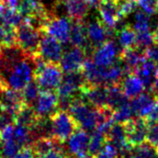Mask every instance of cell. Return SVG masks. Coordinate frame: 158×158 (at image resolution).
Instances as JSON below:
<instances>
[{"instance_id":"6da1fadb","label":"cell","mask_w":158,"mask_h":158,"mask_svg":"<svg viewBox=\"0 0 158 158\" xmlns=\"http://www.w3.org/2000/svg\"><path fill=\"white\" fill-rule=\"evenodd\" d=\"M34 55H30L18 62L11 69L3 82V89H10L21 92L29 82L34 80Z\"/></svg>"},{"instance_id":"7a4b0ae2","label":"cell","mask_w":158,"mask_h":158,"mask_svg":"<svg viewBox=\"0 0 158 158\" xmlns=\"http://www.w3.org/2000/svg\"><path fill=\"white\" fill-rule=\"evenodd\" d=\"M68 112L77 123L79 129L85 131L96 130L99 118V109L82 101L81 96L76 97Z\"/></svg>"},{"instance_id":"3957f363","label":"cell","mask_w":158,"mask_h":158,"mask_svg":"<svg viewBox=\"0 0 158 158\" xmlns=\"http://www.w3.org/2000/svg\"><path fill=\"white\" fill-rule=\"evenodd\" d=\"M42 33V31L23 20V22L16 28L17 44L27 54L31 56L36 55L38 54Z\"/></svg>"},{"instance_id":"277c9868","label":"cell","mask_w":158,"mask_h":158,"mask_svg":"<svg viewBox=\"0 0 158 158\" xmlns=\"http://www.w3.org/2000/svg\"><path fill=\"white\" fill-rule=\"evenodd\" d=\"M63 76V70L59 64L46 63L44 68L35 74L34 80L38 83L41 92L56 93Z\"/></svg>"},{"instance_id":"5b68a950","label":"cell","mask_w":158,"mask_h":158,"mask_svg":"<svg viewBox=\"0 0 158 158\" xmlns=\"http://www.w3.org/2000/svg\"><path fill=\"white\" fill-rule=\"evenodd\" d=\"M52 136L59 142L65 143L79 127L68 111L59 110L52 118Z\"/></svg>"},{"instance_id":"8992f818","label":"cell","mask_w":158,"mask_h":158,"mask_svg":"<svg viewBox=\"0 0 158 158\" xmlns=\"http://www.w3.org/2000/svg\"><path fill=\"white\" fill-rule=\"evenodd\" d=\"M121 52L122 48L118 44L108 40L104 44L94 49L92 55V59L95 65L103 68H108L116 64L118 60H120Z\"/></svg>"},{"instance_id":"52a82bcc","label":"cell","mask_w":158,"mask_h":158,"mask_svg":"<svg viewBox=\"0 0 158 158\" xmlns=\"http://www.w3.org/2000/svg\"><path fill=\"white\" fill-rule=\"evenodd\" d=\"M71 19L65 17H52L44 26L43 32L54 37L60 44H68L70 40Z\"/></svg>"},{"instance_id":"ba28073f","label":"cell","mask_w":158,"mask_h":158,"mask_svg":"<svg viewBox=\"0 0 158 158\" xmlns=\"http://www.w3.org/2000/svg\"><path fill=\"white\" fill-rule=\"evenodd\" d=\"M63 53L62 45L56 39L44 32L42 33L38 48V55L45 62L58 64Z\"/></svg>"},{"instance_id":"9c48e42d","label":"cell","mask_w":158,"mask_h":158,"mask_svg":"<svg viewBox=\"0 0 158 158\" xmlns=\"http://www.w3.org/2000/svg\"><path fill=\"white\" fill-rule=\"evenodd\" d=\"M126 131L127 143L131 147H136L146 142L148 121L143 118H135L123 124Z\"/></svg>"},{"instance_id":"30bf717a","label":"cell","mask_w":158,"mask_h":158,"mask_svg":"<svg viewBox=\"0 0 158 158\" xmlns=\"http://www.w3.org/2000/svg\"><path fill=\"white\" fill-rule=\"evenodd\" d=\"M32 107L38 118H51L59 111L58 96L56 93L41 92Z\"/></svg>"},{"instance_id":"8fae6325","label":"cell","mask_w":158,"mask_h":158,"mask_svg":"<svg viewBox=\"0 0 158 158\" xmlns=\"http://www.w3.org/2000/svg\"><path fill=\"white\" fill-rule=\"evenodd\" d=\"M85 25L89 42L94 49L107 42L108 39L114 35V32H116L114 29L106 28L98 19L90 20L87 24L85 23Z\"/></svg>"},{"instance_id":"7c38bea8","label":"cell","mask_w":158,"mask_h":158,"mask_svg":"<svg viewBox=\"0 0 158 158\" xmlns=\"http://www.w3.org/2000/svg\"><path fill=\"white\" fill-rule=\"evenodd\" d=\"M90 135L87 131L79 129L68 140L65 144L67 153L71 158H78L88 154Z\"/></svg>"},{"instance_id":"4fadbf2b","label":"cell","mask_w":158,"mask_h":158,"mask_svg":"<svg viewBox=\"0 0 158 158\" xmlns=\"http://www.w3.org/2000/svg\"><path fill=\"white\" fill-rule=\"evenodd\" d=\"M97 9L100 20L108 29L115 30L118 22L124 18L120 14L117 0H101Z\"/></svg>"},{"instance_id":"5bb4252c","label":"cell","mask_w":158,"mask_h":158,"mask_svg":"<svg viewBox=\"0 0 158 158\" xmlns=\"http://www.w3.org/2000/svg\"><path fill=\"white\" fill-rule=\"evenodd\" d=\"M86 54L83 49L73 46L63 53L59 61V66L64 72H71L81 70L83 63L86 59Z\"/></svg>"},{"instance_id":"9a60e30c","label":"cell","mask_w":158,"mask_h":158,"mask_svg":"<svg viewBox=\"0 0 158 158\" xmlns=\"http://www.w3.org/2000/svg\"><path fill=\"white\" fill-rule=\"evenodd\" d=\"M108 87L104 85L88 86L81 92V98L83 102L95 108H103L107 106Z\"/></svg>"},{"instance_id":"2e32d148","label":"cell","mask_w":158,"mask_h":158,"mask_svg":"<svg viewBox=\"0 0 158 158\" xmlns=\"http://www.w3.org/2000/svg\"><path fill=\"white\" fill-rule=\"evenodd\" d=\"M130 103L137 118L139 117L146 118L154 111L156 103V98L151 91L143 92L140 95L131 99Z\"/></svg>"},{"instance_id":"e0dca14e","label":"cell","mask_w":158,"mask_h":158,"mask_svg":"<svg viewBox=\"0 0 158 158\" xmlns=\"http://www.w3.org/2000/svg\"><path fill=\"white\" fill-rule=\"evenodd\" d=\"M133 73L139 78L144 88L150 90L155 80L158 77V68L153 61L145 57L134 69Z\"/></svg>"},{"instance_id":"ac0fdd59","label":"cell","mask_w":158,"mask_h":158,"mask_svg":"<svg viewBox=\"0 0 158 158\" xmlns=\"http://www.w3.org/2000/svg\"><path fill=\"white\" fill-rule=\"evenodd\" d=\"M144 58H145L144 51L137 46H134V47L123 49L120 54L119 59L128 75L133 73L134 69L142 63V61Z\"/></svg>"},{"instance_id":"d6986e66","label":"cell","mask_w":158,"mask_h":158,"mask_svg":"<svg viewBox=\"0 0 158 158\" xmlns=\"http://www.w3.org/2000/svg\"><path fill=\"white\" fill-rule=\"evenodd\" d=\"M24 104L21 92L5 89L0 92V108L16 115L20 106Z\"/></svg>"},{"instance_id":"ffe728a7","label":"cell","mask_w":158,"mask_h":158,"mask_svg":"<svg viewBox=\"0 0 158 158\" xmlns=\"http://www.w3.org/2000/svg\"><path fill=\"white\" fill-rule=\"evenodd\" d=\"M120 86L124 94L130 100L140 95L145 89L142 81L134 73L126 75V77L122 80Z\"/></svg>"},{"instance_id":"44dd1931","label":"cell","mask_w":158,"mask_h":158,"mask_svg":"<svg viewBox=\"0 0 158 158\" xmlns=\"http://www.w3.org/2000/svg\"><path fill=\"white\" fill-rule=\"evenodd\" d=\"M66 11L71 20H84L90 6L87 0H66Z\"/></svg>"},{"instance_id":"7402d4cb","label":"cell","mask_w":158,"mask_h":158,"mask_svg":"<svg viewBox=\"0 0 158 158\" xmlns=\"http://www.w3.org/2000/svg\"><path fill=\"white\" fill-rule=\"evenodd\" d=\"M17 10L23 18L48 11L40 0H19Z\"/></svg>"},{"instance_id":"603a6c76","label":"cell","mask_w":158,"mask_h":158,"mask_svg":"<svg viewBox=\"0 0 158 158\" xmlns=\"http://www.w3.org/2000/svg\"><path fill=\"white\" fill-rule=\"evenodd\" d=\"M32 106L23 104L15 115V124H19L27 128H31L38 119Z\"/></svg>"},{"instance_id":"cb8c5ba5","label":"cell","mask_w":158,"mask_h":158,"mask_svg":"<svg viewBox=\"0 0 158 158\" xmlns=\"http://www.w3.org/2000/svg\"><path fill=\"white\" fill-rule=\"evenodd\" d=\"M107 87V107L115 111L116 109L129 102V98L124 94L120 85H111Z\"/></svg>"},{"instance_id":"d4e9b609","label":"cell","mask_w":158,"mask_h":158,"mask_svg":"<svg viewBox=\"0 0 158 158\" xmlns=\"http://www.w3.org/2000/svg\"><path fill=\"white\" fill-rule=\"evenodd\" d=\"M136 39L137 33L134 29L130 26H124L118 33V45L122 48V50L136 46Z\"/></svg>"},{"instance_id":"484cf974","label":"cell","mask_w":158,"mask_h":158,"mask_svg":"<svg viewBox=\"0 0 158 158\" xmlns=\"http://www.w3.org/2000/svg\"><path fill=\"white\" fill-rule=\"evenodd\" d=\"M106 143V136L101 131L94 130L90 136L88 155L94 157L97 154H99L103 150Z\"/></svg>"},{"instance_id":"4316f807","label":"cell","mask_w":158,"mask_h":158,"mask_svg":"<svg viewBox=\"0 0 158 158\" xmlns=\"http://www.w3.org/2000/svg\"><path fill=\"white\" fill-rule=\"evenodd\" d=\"M40 94H41V90L39 88L38 83L36 82L35 80L31 81L21 91V95H22V99H23L24 104L31 106H33V105H34V103H35V101L38 98Z\"/></svg>"},{"instance_id":"83f0119b","label":"cell","mask_w":158,"mask_h":158,"mask_svg":"<svg viewBox=\"0 0 158 158\" xmlns=\"http://www.w3.org/2000/svg\"><path fill=\"white\" fill-rule=\"evenodd\" d=\"M55 141L53 138H40L35 140L30 146L37 158L42 157L54 149Z\"/></svg>"},{"instance_id":"f1b7e54d","label":"cell","mask_w":158,"mask_h":158,"mask_svg":"<svg viewBox=\"0 0 158 158\" xmlns=\"http://www.w3.org/2000/svg\"><path fill=\"white\" fill-rule=\"evenodd\" d=\"M135 118L136 116L131 106L130 101L124 104L123 106H121L120 107H118V109H116L113 114L114 121L116 123H120V124H124Z\"/></svg>"},{"instance_id":"f546056e","label":"cell","mask_w":158,"mask_h":158,"mask_svg":"<svg viewBox=\"0 0 158 158\" xmlns=\"http://www.w3.org/2000/svg\"><path fill=\"white\" fill-rule=\"evenodd\" d=\"M135 22L133 25V29L136 32H142L150 30V17L143 10H138L134 16Z\"/></svg>"},{"instance_id":"4dcf8cb0","label":"cell","mask_w":158,"mask_h":158,"mask_svg":"<svg viewBox=\"0 0 158 158\" xmlns=\"http://www.w3.org/2000/svg\"><path fill=\"white\" fill-rule=\"evenodd\" d=\"M137 33V39H136V46L141 48L142 50H145L146 48L150 47L151 45L155 44V38L154 34L151 31H142V32H136Z\"/></svg>"},{"instance_id":"1f68e13d","label":"cell","mask_w":158,"mask_h":158,"mask_svg":"<svg viewBox=\"0 0 158 158\" xmlns=\"http://www.w3.org/2000/svg\"><path fill=\"white\" fill-rule=\"evenodd\" d=\"M21 146L16 143L13 139L4 142L2 151H1V157L4 158H14L17 154L20 151Z\"/></svg>"},{"instance_id":"d6a6232c","label":"cell","mask_w":158,"mask_h":158,"mask_svg":"<svg viewBox=\"0 0 158 158\" xmlns=\"http://www.w3.org/2000/svg\"><path fill=\"white\" fill-rule=\"evenodd\" d=\"M133 151L139 155L141 158H158L157 150L150 145L147 142L133 148Z\"/></svg>"},{"instance_id":"836d02e7","label":"cell","mask_w":158,"mask_h":158,"mask_svg":"<svg viewBox=\"0 0 158 158\" xmlns=\"http://www.w3.org/2000/svg\"><path fill=\"white\" fill-rule=\"evenodd\" d=\"M146 142L158 150V121L148 122Z\"/></svg>"},{"instance_id":"e575fe53","label":"cell","mask_w":158,"mask_h":158,"mask_svg":"<svg viewBox=\"0 0 158 158\" xmlns=\"http://www.w3.org/2000/svg\"><path fill=\"white\" fill-rule=\"evenodd\" d=\"M137 5L148 15L156 13L158 0H137Z\"/></svg>"},{"instance_id":"d590c367","label":"cell","mask_w":158,"mask_h":158,"mask_svg":"<svg viewBox=\"0 0 158 158\" xmlns=\"http://www.w3.org/2000/svg\"><path fill=\"white\" fill-rule=\"evenodd\" d=\"M144 56L146 58L153 61L158 68V44H155L144 50Z\"/></svg>"},{"instance_id":"8d00e7d4","label":"cell","mask_w":158,"mask_h":158,"mask_svg":"<svg viewBox=\"0 0 158 158\" xmlns=\"http://www.w3.org/2000/svg\"><path fill=\"white\" fill-rule=\"evenodd\" d=\"M14 158H37L31 147H23Z\"/></svg>"},{"instance_id":"74e56055","label":"cell","mask_w":158,"mask_h":158,"mask_svg":"<svg viewBox=\"0 0 158 158\" xmlns=\"http://www.w3.org/2000/svg\"><path fill=\"white\" fill-rule=\"evenodd\" d=\"M149 91H151L152 94L156 96V98L158 99V77L155 80V81H154V83H153V85Z\"/></svg>"},{"instance_id":"f35d334b","label":"cell","mask_w":158,"mask_h":158,"mask_svg":"<svg viewBox=\"0 0 158 158\" xmlns=\"http://www.w3.org/2000/svg\"><path fill=\"white\" fill-rule=\"evenodd\" d=\"M118 158H141V156H140L139 155H137V154L132 150L131 152L127 153V154H125V155H123V156H119Z\"/></svg>"},{"instance_id":"ab89813d","label":"cell","mask_w":158,"mask_h":158,"mask_svg":"<svg viewBox=\"0 0 158 158\" xmlns=\"http://www.w3.org/2000/svg\"><path fill=\"white\" fill-rule=\"evenodd\" d=\"M7 5L12 7V8H17L18 4H19V0H6Z\"/></svg>"},{"instance_id":"60d3db41","label":"cell","mask_w":158,"mask_h":158,"mask_svg":"<svg viewBox=\"0 0 158 158\" xmlns=\"http://www.w3.org/2000/svg\"><path fill=\"white\" fill-rule=\"evenodd\" d=\"M153 34H154V38H155L156 44H158V23L157 25H156V29H155V31H154V32H153Z\"/></svg>"},{"instance_id":"b9f144b4","label":"cell","mask_w":158,"mask_h":158,"mask_svg":"<svg viewBox=\"0 0 158 158\" xmlns=\"http://www.w3.org/2000/svg\"><path fill=\"white\" fill-rule=\"evenodd\" d=\"M78 158H94V156H90V155H84V156H80V157Z\"/></svg>"},{"instance_id":"7bdbcfd3","label":"cell","mask_w":158,"mask_h":158,"mask_svg":"<svg viewBox=\"0 0 158 158\" xmlns=\"http://www.w3.org/2000/svg\"><path fill=\"white\" fill-rule=\"evenodd\" d=\"M1 46H2V44H0V48H1Z\"/></svg>"},{"instance_id":"ee69618b","label":"cell","mask_w":158,"mask_h":158,"mask_svg":"<svg viewBox=\"0 0 158 158\" xmlns=\"http://www.w3.org/2000/svg\"><path fill=\"white\" fill-rule=\"evenodd\" d=\"M157 157H158V150H157Z\"/></svg>"},{"instance_id":"f6af8a7d","label":"cell","mask_w":158,"mask_h":158,"mask_svg":"<svg viewBox=\"0 0 158 158\" xmlns=\"http://www.w3.org/2000/svg\"><path fill=\"white\" fill-rule=\"evenodd\" d=\"M1 158H4V157H1Z\"/></svg>"}]
</instances>
